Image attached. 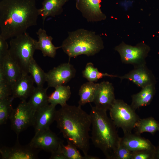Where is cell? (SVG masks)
<instances>
[{"label": "cell", "mask_w": 159, "mask_h": 159, "mask_svg": "<svg viewBox=\"0 0 159 159\" xmlns=\"http://www.w3.org/2000/svg\"><path fill=\"white\" fill-rule=\"evenodd\" d=\"M40 150L33 148L29 144L21 145L17 139L14 146H3L0 149V153L2 159H35L38 158Z\"/></svg>", "instance_id": "12"}, {"label": "cell", "mask_w": 159, "mask_h": 159, "mask_svg": "<svg viewBox=\"0 0 159 159\" xmlns=\"http://www.w3.org/2000/svg\"><path fill=\"white\" fill-rule=\"evenodd\" d=\"M6 40L0 37V58L9 53V46Z\"/></svg>", "instance_id": "33"}, {"label": "cell", "mask_w": 159, "mask_h": 159, "mask_svg": "<svg viewBox=\"0 0 159 159\" xmlns=\"http://www.w3.org/2000/svg\"><path fill=\"white\" fill-rule=\"evenodd\" d=\"M90 114L92 126L90 138L95 147L100 149L106 158L115 159L120 143L116 126L107 112L91 105Z\"/></svg>", "instance_id": "3"}, {"label": "cell", "mask_w": 159, "mask_h": 159, "mask_svg": "<svg viewBox=\"0 0 159 159\" xmlns=\"http://www.w3.org/2000/svg\"><path fill=\"white\" fill-rule=\"evenodd\" d=\"M57 111L56 106L49 104L35 112L33 125L35 133L49 129L55 121Z\"/></svg>", "instance_id": "15"}, {"label": "cell", "mask_w": 159, "mask_h": 159, "mask_svg": "<svg viewBox=\"0 0 159 159\" xmlns=\"http://www.w3.org/2000/svg\"><path fill=\"white\" fill-rule=\"evenodd\" d=\"M48 88L35 87L29 97L28 102L35 112L49 104L47 94Z\"/></svg>", "instance_id": "22"}, {"label": "cell", "mask_w": 159, "mask_h": 159, "mask_svg": "<svg viewBox=\"0 0 159 159\" xmlns=\"http://www.w3.org/2000/svg\"><path fill=\"white\" fill-rule=\"evenodd\" d=\"M131 152L120 143L115 159H131Z\"/></svg>", "instance_id": "32"}, {"label": "cell", "mask_w": 159, "mask_h": 159, "mask_svg": "<svg viewBox=\"0 0 159 159\" xmlns=\"http://www.w3.org/2000/svg\"><path fill=\"white\" fill-rule=\"evenodd\" d=\"M110 118L124 134L131 133L140 118L130 105L120 99H115L109 110Z\"/></svg>", "instance_id": "6"}, {"label": "cell", "mask_w": 159, "mask_h": 159, "mask_svg": "<svg viewBox=\"0 0 159 159\" xmlns=\"http://www.w3.org/2000/svg\"><path fill=\"white\" fill-rule=\"evenodd\" d=\"M76 70L69 62L61 64L46 74L48 87L55 88L64 85L74 77Z\"/></svg>", "instance_id": "9"}, {"label": "cell", "mask_w": 159, "mask_h": 159, "mask_svg": "<svg viewBox=\"0 0 159 159\" xmlns=\"http://www.w3.org/2000/svg\"><path fill=\"white\" fill-rule=\"evenodd\" d=\"M34 82L30 75L22 74L18 80L11 86L12 96L21 101L29 97L34 88Z\"/></svg>", "instance_id": "16"}, {"label": "cell", "mask_w": 159, "mask_h": 159, "mask_svg": "<svg viewBox=\"0 0 159 159\" xmlns=\"http://www.w3.org/2000/svg\"><path fill=\"white\" fill-rule=\"evenodd\" d=\"M114 88L108 81L99 83L93 102L97 108L107 112L115 100Z\"/></svg>", "instance_id": "14"}, {"label": "cell", "mask_w": 159, "mask_h": 159, "mask_svg": "<svg viewBox=\"0 0 159 159\" xmlns=\"http://www.w3.org/2000/svg\"><path fill=\"white\" fill-rule=\"evenodd\" d=\"M29 72L37 87H43L44 84L46 82V73L38 65L34 58L30 62Z\"/></svg>", "instance_id": "27"}, {"label": "cell", "mask_w": 159, "mask_h": 159, "mask_svg": "<svg viewBox=\"0 0 159 159\" xmlns=\"http://www.w3.org/2000/svg\"><path fill=\"white\" fill-rule=\"evenodd\" d=\"M35 112L26 100L22 101L13 109L9 119L11 128L17 138L21 132L33 126Z\"/></svg>", "instance_id": "8"}, {"label": "cell", "mask_w": 159, "mask_h": 159, "mask_svg": "<svg viewBox=\"0 0 159 159\" xmlns=\"http://www.w3.org/2000/svg\"><path fill=\"white\" fill-rule=\"evenodd\" d=\"M11 86L6 80L2 70L0 69V100L12 95Z\"/></svg>", "instance_id": "30"}, {"label": "cell", "mask_w": 159, "mask_h": 159, "mask_svg": "<svg viewBox=\"0 0 159 159\" xmlns=\"http://www.w3.org/2000/svg\"><path fill=\"white\" fill-rule=\"evenodd\" d=\"M134 69L124 75L118 77L121 80L127 79L138 87L142 88L150 84H155L156 80L151 71L146 64L134 67Z\"/></svg>", "instance_id": "13"}, {"label": "cell", "mask_w": 159, "mask_h": 159, "mask_svg": "<svg viewBox=\"0 0 159 159\" xmlns=\"http://www.w3.org/2000/svg\"><path fill=\"white\" fill-rule=\"evenodd\" d=\"M82 73L83 77L88 81L94 82H97L99 80L105 76L111 77H119L117 75L99 72L97 68L95 67L93 64L91 62L87 64Z\"/></svg>", "instance_id": "28"}, {"label": "cell", "mask_w": 159, "mask_h": 159, "mask_svg": "<svg viewBox=\"0 0 159 159\" xmlns=\"http://www.w3.org/2000/svg\"><path fill=\"white\" fill-rule=\"evenodd\" d=\"M155 84H150L141 88L138 93L132 95L130 106L135 110L150 104L155 93Z\"/></svg>", "instance_id": "20"}, {"label": "cell", "mask_w": 159, "mask_h": 159, "mask_svg": "<svg viewBox=\"0 0 159 159\" xmlns=\"http://www.w3.org/2000/svg\"><path fill=\"white\" fill-rule=\"evenodd\" d=\"M37 41L26 32L11 38L9 42V54L22 74L29 73V65L36 50Z\"/></svg>", "instance_id": "5"}, {"label": "cell", "mask_w": 159, "mask_h": 159, "mask_svg": "<svg viewBox=\"0 0 159 159\" xmlns=\"http://www.w3.org/2000/svg\"><path fill=\"white\" fill-rule=\"evenodd\" d=\"M0 68L8 82L11 86L20 77L22 72L9 53L0 58Z\"/></svg>", "instance_id": "19"}, {"label": "cell", "mask_w": 159, "mask_h": 159, "mask_svg": "<svg viewBox=\"0 0 159 159\" xmlns=\"http://www.w3.org/2000/svg\"><path fill=\"white\" fill-rule=\"evenodd\" d=\"M63 142L50 129L35 133L29 143L33 148L51 153L57 151Z\"/></svg>", "instance_id": "10"}, {"label": "cell", "mask_w": 159, "mask_h": 159, "mask_svg": "<svg viewBox=\"0 0 159 159\" xmlns=\"http://www.w3.org/2000/svg\"><path fill=\"white\" fill-rule=\"evenodd\" d=\"M50 159H66L65 157L60 150L59 147L57 150L51 153Z\"/></svg>", "instance_id": "34"}, {"label": "cell", "mask_w": 159, "mask_h": 159, "mask_svg": "<svg viewBox=\"0 0 159 159\" xmlns=\"http://www.w3.org/2000/svg\"><path fill=\"white\" fill-rule=\"evenodd\" d=\"M69 0H44L42 7L38 9L39 15L42 18L43 24L47 17H54L61 14L63 11V6Z\"/></svg>", "instance_id": "21"}, {"label": "cell", "mask_w": 159, "mask_h": 159, "mask_svg": "<svg viewBox=\"0 0 159 159\" xmlns=\"http://www.w3.org/2000/svg\"><path fill=\"white\" fill-rule=\"evenodd\" d=\"M75 0L76 8L88 22H97L106 19L101 9V0Z\"/></svg>", "instance_id": "11"}, {"label": "cell", "mask_w": 159, "mask_h": 159, "mask_svg": "<svg viewBox=\"0 0 159 159\" xmlns=\"http://www.w3.org/2000/svg\"><path fill=\"white\" fill-rule=\"evenodd\" d=\"M135 133L141 134L147 132L154 135L156 132H159V123L153 117L140 119L137 122L134 128Z\"/></svg>", "instance_id": "25"}, {"label": "cell", "mask_w": 159, "mask_h": 159, "mask_svg": "<svg viewBox=\"0 0 159 159\" xmlns=\"http://www.w3.org/2000/svg\"><path fill=\"white\" fill-rule=\"evenodd\" d=\"M120 143L131 152L141 150L155 151L156 147L148 139L132 132L124 134Z\"/></svg>", "instance_id": "17"}, {"label": "cell", "mask_w": 159, "mask_h": 159, "mask_svg": "<svg viewBox=\"0 0 159 159\" xmlns=\"http://www.w3.org/2000/svg\"><path fill=\"white\" fill-rule=\"evenodd\" d=\"M38 40L36 43V49L40 50L44 57H55L57 50L61 48V46L55 47L52 43L53 38L48 36L45 30L39 28L36 32Z\"/></svg>", "instance_id": "18"}, {"label": "cell", "mask_w": 159, "mask_h": 159, "mask_svg": "<svg viewBox=\"0 0 159 159\" xmlns=\"http://www.w3.org/2000/svg\"><path fill=\"white\" fill-rule=\"evenodd\" d=\"M62 143L59 148L66 159H99L98 157L89 155L82 156L77 147L72 143L67 142L64 145Z\"/></svg>", "instance_id": "26"}, {"label": "cell", "mask_w": 159, "mask_h": 159, "mask_svg": "<svg viewBox=\"0 0 159 159\" xmlns=\"http://www.w3.org/2000/svg\"><path fill=\"white\" fill-rule=\"evenodd\" d=\"M81 106L67 104L57 111L55 121L67 142L73 144L88 155L90 149L91 121L90 115L83 110Z\"/></svg>", "instance_id": "2"}, {"label": "cell", "mask_w": 159, "mask_h": 159, "mask_svg": "<svg viewBox=\"0 0 159 159\" xmlns=\"http://www.w3.org/2000/svg\"><path fill=\"white\" fill-rule=\"evenodd\" d=\"M98 85L99 83L88 81L82 85L79 92V105L81 106L93 102Z\"/></svg>", "instance_id": "24"}, {"label": "cell", "mask_w": 159, "mask_h": 159, "mask_svg": "<svg viewBox=\"0 0 159 159\" xmlns=\"http://www.w3.org/2000/svg\"><path fill=\"white\" fill-rule=\"evenodd\" d=\"M14 98L12 96L0 100V125L6 124L13 108L12 102Z\"/></svg>", "instance_id": "29"}, {"label": "cell", "mask_w": 159, "mask_h": 159, "mask_svg": "<svg viewBox=\"0 0 159 159\" xmlns=\"http://www.w3.org/2000/svg\"><path fill=\"white\" fill-rule=\"evenodd\" d=\"M114 49L119 54L123 63L132 64L134 67L146 64L145 59L150 50V47L144 43L132 46L123 42Z\"/></svg>", "instance_id": "7"}, {"label": "cell", "mask_w": 159, "mask_h": 159, "mask_svg": "<svg viewBox=\"0 0 159 159\" xmlns=\"http://www.w3.org/2000/svg\"><path fill=\"white\" fill-rule=\"evenodd\" d=\"M55 88L54 91L48 97L49 103L56 106L59 104L63 107L67 104V101L70 97V87L69 85H62Z\"/></svg>", "instance_id": "23"}, {"label": "cell", "mask_w": 159, "mask_h": 159, "mask_svg": "<svg viewBox=\"0 0 159 159\" xmlns=\"http://www.w3.org/2000/svg\"><path fill=\"white\" fill-rule=\"evenodd\" d=\"M64 52L72 57L81 55L93 56L104 47L101 37L94 31L80 29L68 32V36L61 46Z\"/></svg>", "instance_id": "4"}, {"label": "cell", "mask_w": 159, "mask_h": 159, "mask_svg": "<svg viewBox=\"0 0 159 159\" xmlns=\"http://www.w3.org/2000/svg\"><path fill=\"white\" fill-rule=\"evenodd\" d=\"M36 0H2L0 2V37L6 40L37 25Z\"/></svg>", "instance_id": "1"}, {"label": "cell", "mask_w": 159, "mask_h": 159, "mask_svg": "<svg viewBox=\"0 0 159 159\" xmlns=\"http://www.w3.org/2000/svg\"><path fill=\"white\" fill-rule=\"evenodd\" d=\"M155 159H159V143L158 145L156 147Z\"/></svg>", "instance_id": "35"}, {"label": "cell", "mask_w": 159, "mask_h": 159, "mask_svg": "<svg viewBox=\"0 0 159 159\" xmlns=\"http://www.w3.org/2000/svg\"><path fill=\"white\" fill-rule=\"evenodd\" d=\"M155 151L144 150L131 152V159H155Z\"/></svg>", "instance_id": "31"}]
</instances>
